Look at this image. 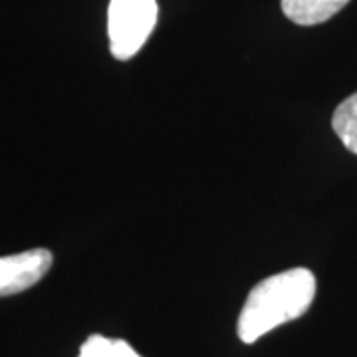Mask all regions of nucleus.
I'll return each mask as SVG.
<instances>
[{
	"label": "nucleus",
	"mask_w": 357,
	"mask_h": 357,
	"mask_svg": "<svg viewBox=\"0 0 357 357\" xmlns=\"http://www.w3.org/2000/svg\"><path fill=\"white\" fill-rule=\"evenodd\" d=\"M316 296V276L307 268H292L268 276L250 290L238 316V337L255 344L282 324L302 318Z\"/></svg>",
	"instance_id": "obj_1"
},
{
	"label": "nucleus",
	"mask_w": 357,
	"mask_h": 357,
	"mask_svg": "<svg viewBox=\"0 0 357 357\" xmlns=\"http://www.w3.org/2000/svg\"><path fill=\"white\" fill-rule=\"evenodd\" d=\"M157 16V0H109L107 34L114 58H133L151 36Z\"/></svg>",
	"instance_id": "obj_2"
},
{
	"label": "nucleus",
	"mask_w": 357,
	"mask_h": 357,
	"mask_svg": "<svg viewBox=\"0 0 357 357\" xmlns=\"http://www.w3.org/2000/svg\"><path fill=\"white\" fill-rule=\"evenodd\" d=\"M52 268V252L34 248L0 258V298L20 294L38 284Z\"/></svg>",
	"instance_id": "obj_3"
},
{
	"label": "nucleus",
	"mask_w": 357,
	"mask_h": 357,
	"mask_svg": "<svg viewBox=\"0 0 357 357\" xmlns=\"http://www.w3.org/2000/svg\"><path fill=\"white\" fill-rule=\"evenodd\" d=\"M349 0H282V13L298 26H316L330 20Z\"/></svg>",
	"instance_id": "obj_4"
},
{
	"label": "nucleus",
	"mask_w": 357,
	"mask_h": 357,
	"mask_svg": "<svg viewBox=\"0 0 357 357\" xmlns=\"http://www.w3.org/2000/svg\"><path fill=\"white\" fill-rule=\"evenodd\" d=\"M332 128L345 149L357 155V91L335 107Z\"/></svg>",
	"instance_id": "obj_5"
},
{
	"label": "nucleus",
	"mask_w": 357,
	"mask_h": 357,
	"mask_svg": "<svg viewBox=\"0 0 357 357\" xmlns=\"http://www.w3.org/2000/svg\"><path fill=\"white\" fill-rule=\"evenodd\" d=\"M79 357H141L128 342L109 340L100 333L89 335L79 349Z\"/></svg>",
	"instance_id": "obj_6"
}]
</instances>
